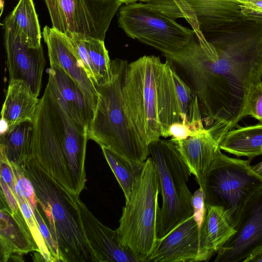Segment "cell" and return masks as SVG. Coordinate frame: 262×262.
<instances>
[{"mask_svg": "<svg viewBox=\"0 0 262 262\" xmlns=\"http://www.w3.org/2000/svg\"><path fill=\"white\" fill-rule=\"evenodd\" d=\"M197 38L164 55L190 81L205 121L218 139L243 118L248 92L262 79V18L247 16L211 38Z\"/></svg>", "mask_w": 262, "mask_h": 262, "instance_id": "cell-1", "label": "cell"}, {"mask_svg": "<svg viewBox=\"0 0 262 262\" xmlns=\"http://www.w3.org/2000/svg\"><path fill=\"white\" fill-rule=\"evenodd\" d=\"M33 121V141L27 160L79 196L86 183L87 129L69 116L48 85Z\"/></svg>", "mask_w": 262, "mask_h": 262, "instance_id": "cell-2", "label": "cell"}, {"mask_svg": "<svg viewBox=\"0 0 262 262\" xmlns=\"http://www.w3.org/2000/svg\"><path fill=\"white\" fill-rule=\"evenodd\" d=\"M171 61L143 56L127 65L123 86L128 113L147 145L169 137L170 126L181 122Z\"/></svg>", "mask_w": 262, "mask_h": 262, "instance_id": "cell-3", "label": "cell"}, {"mask_svg": "<svg viewBox=\"0 0 262 262\" xmlns=\"http://www.w3.org/2000/svg\"><path fill=\"white\" fill-rule=\"evenodd\" d=\"M20 166L34 186L38 206L57 249L59 261L95 262L84 233L77 196L33 162L26 160Z\"/></svg>", "mask_w": 262, "mask_h": 262, "instance_id": "cell-4", "label": "cell"}, {"mask_svg": "<svg viewBox=\"0 0 262 262\" xmlns=\"http://www.w3.org/2000/svg\"><path fill=\"white\" fill-rule=\"evenodd\" d=\"M128 64L123 59L111 60L110 81L103 85H95L98 101L88 137L101 147L108 148L132 162L142 164L148 158V146L138 132L123 95Z\"/></svg>", "mask_w": 262, "mask_h": 262, "instance_id": "cell-5", "label": "cell"}, {"mask_svg": "<svg viewBox=\"0 0 262 262\" xmlns=\"http://www.w3.org/2000/svg\"><path fill=\"white\" fill-rule=\"evenodd\" d=\"M159 193L156 166L149 157L125 202L116 229L120 243L138 262H149L157 243Z\"/></svg>", "mask_w": 262, "mask_h": 262, "instance_id": "cell-6", "label": "cell"}, {"mask_svg": "<svg viewBox=\"0 0 262 262\" xmlns=\"http://www.w3.org/2000/svg\"><path fill=\"white\" fill-rule=\"evenodd\" d=\"M250 161L229 157L219 148L199 184L206 206L223 207L234 227L246 203L262 188V177L253 170Z\"/></svg>", "mask_w": 262, "mask_h": 262, "instance_id": "cell-7", "label": "cell"}, {"mask_svg": "<svg viewBox=\"0 0 262 262\" xmlns=\"http://www.w3.org/2000/svg\"><path fill=\"white\" fill-rule=\"evenodd\" d=\"M155 163L162 198L158 224L162 238L192 215V194L187 186L191 173L174 143L160 138L148 145Z\"/></svg>", "mask_w": 262, "mask_h": 262, "instance_id": "cell-8", "label": "cell"}, {"mask_svg": "<svg viewBox=\"0 0 262 262\" xmlns=\"http://www.w3.org/2000/svg\"><path fill=\"white\" fill-rule=\"evenodd\" d=\"M119 26L126 35L164 54L183 49L195 32L144 3L124 4L118 13Z\"/></svg>", "mask_w": 262, "mask_h": 262, "instance_id": "cell-9", "label": "cell"}, {"mask_svg": "<svg viewBox=\"0 0 262 262\" xmlns=\"http://www.w3.org/2000/svg\"><path fill=\"white\" fill-rule=\"evenodd\" d=\"M52 28L104 40L114 16L122 3L118 0H44Z\"/></svg>", "mask_w": 262, "mask_h": 262, "instance_id": "cell-10", "label": "cell"}, {"mask_svg": "<svg viewBox=\"0 0 262 262\" xmlns=\"http://www.w3.org/2000/svg\"><path fill=\"white\" fill-rule=\"evenodd\" d=\"M3 26L9 81L25 82L38 97L46 65L42 47H29L11 13L6 17Z\"/></svg>", "mask_w": 262, "mask_h": 262, "instance_id": "cell-11", "label": "cell"}, {"mask_svg": "<svg viewBox=\"0 0 262 262\" xmlns=\"http://www.w3.org/2000/svg\"><path fill=\"white\" fill-rule=\"evenodd\" d=\"M234 228L214 262H243L262 248V188L246 203Z\"/></svg>", "mask_w": 262, "mask_h": 262, "instance_id": "cell-12", "label": "cell"}, {"mask_svg": "<svg viewBox=\"0 0 262 262\" xmlns=\"http://www.w3.org/2000/svg\"><path fill=\"white\" fill-rule=\"evenodd\" d=\"M77 204L84 233L95 262H138L120 243L118 233L102 224L89 210L79 196Z\"/></svg>", "mask_w": 262, "mask_h": 262, "instance_id": "cell-13", "label": "cell"}, {"mask_svg": "<svg viewBox=\"0 0 262 262\" xmlns=\"http://www.w3.org/2000/svg\"><path fill=\"white\" fill-rule=\"evenodd\" d=\"M42 37L47 46L50 64L59 66L77 83L95 111L98 101L96 88L83 68L67 35L46 26Z\"/></svg>", "mask_w": 262, "mask_h": 262, "instance_id": "cell-14", "label": "cell"}, {"mask_svg": "<svg viewBox=\"0 0 262 262\" xmlns=\"http://www.w3.org/2000/svg\"><path fill=\"white\" fill-rule=\"evenodd\" d=\"M199 228L192 216L158 239L149 261L198 262Z\"/></svg>", "mask_w": 262, "mask_h": 262, "instance_id": "cell-15", "label": "cell"}, {"mask_svg": "<svg viewBox=\"0 0 262 262\" xmlns=\"http://www.w3.org/2000/svg\"><path fill=\"white\" fill-rule=\"evenodd\" d=\"M47 85L69 116L88 130L94 111L77 83L59 66L50 64Z\"/></svg>", "mask_w": 262, "mask_h": 262, "instance_id": "cell-16", "label": "cell"}, {"mask_svg": "<svg viewBox=\"0 0 262 262\" xmlns=\"http://www.w3.org/2000/svg\"><path fill=\"white\" fill-rule=\"evenodd\" d=\"M0 261L7 262L11 258L35 251L38 248L21 211L12 214L7 206L1 202Z\"/></svg>", "mask_w": 262, "mask_h": 262, "instance_id": "cell-17", "label": "cell"}, {"mask_svg": "<svg viewBox=\"0 0 262 262\" xmlns=\"http://www.w3.org/2000/svg\"><path fill=\"white\" fill-rule=\"evenodd\" d=\"M201 31L211 38L244 17L243 6L234 0H188Z\"/></svg>", "mask_w": 262, "mask_h": 262, "instance_id": "cell-18", "label": "cell"}, {"mask_svg": "<svg viewBox=\"0 0 262 262\" xmlns=\"http://www.w3.org/2000/svg\"><path fill=\"white\" fill-rule=\"evenodd\" d=\"M206 207L204 219L199 230L198 262L209 261L235 231L223 207Z\"/></svg>", "mask_w": 262, "mask_h": 262, "instance_id": "cell-19", "label": "cell"}, {"mask_svg": "<svg viewBox=\"0 0 262 262\" xmlns=\"http://www.w3.org/2000/svg\"><path fill=\"white\" fill-rule=\"evenodd\" d=\"M172 140L177 146L191 174L199 185L219 148L216 139L208 128L182 140Z\"/></svg>", "mask_w": 262, "mask_h": 262, "instance_id": "cell-20", "label": "cell"}, {"mask_svg": "<svg viewBox=\"0 0 262 262\" xmlns=\"http://www.w3.org/2000/svg\"><path fill=\"white\" fill-rule=\"evenodd\" d=\"M39 102L25 82L9 81L1 111L4 129L26 120H34Z\"/></svg>", "mask_w": 262, "mask_h": 262, "instance_id": "cell-21", "label": "cell"}, {"mask_svg": "<svg viewBox=\"0 0 262 262\" xmlns=\"http://www.w3.org/2000/svg\"><path fill=\"white\" fill-rule=\"evenodd\" d=\"M217 142L221 150L251 160L262 155V122L229 130Z\"/></svg>", "mask_w": 262, "mask_h": 262, "instance_id": "cell-22", "label": "cell"}, {"mask_svg": "<svg viewBox=\"0 0 262 262\" xmlns=\"http://www.w3.org/2000/svg\"><path fill=\"white\" fill-rule=\"evenodd\" d=\"M34 127L33 120H26L2 130L1 156L10 163L20 166L28 158L33 141Z\"/></svg>", "mask_w": 262, "mask_h": 262, "instance_id": "cell-23", "label": "cell"}, {"mask_svg": "<svg viewBox=\"0 0 262 262\" xmlns=\"http://www.w3.org/2000/svg\"><path fill=\"white\" fill-rule=\"evenodd\" d=\"M171 73L181 121L197 133L205 128L197 95L180 77L173 67Z\"/></svg>", "mask_w": 262, "mask_h": 262, "instance_id": "cell-24", "label": "cell"}, {"mask_svg": "<svg viewBox=\"0 0 262 262\" xmlns=\"http://www.w3.org/2000/svg\"><path fill=\"white\" fill-rule=\"evenodd\" d=\"M104 157L128 201L139 177L143 164H139L121 156L110 149L101 146Z\"/></svg>", "mask_w": 262, "mask_h": 262, "instance_id": "cell-25", "label": "cell"}, {"mask_svg": "<svg viewBox=\"0 0 262 262\" xmlns=\"http://www.w3.org/2000/svg\"><path fill=\"white\" fill-rule=\"evenodd\" d=\"M11 13L26 37L29 47L42 46L40 28L33 0H19Z\"/></svg>", "mask_w": 262, "mask_h": 262, "instance_id": "cell-26", "label": "cell"}, {"mask_svg": "<svg viewBox=\"0 0 262 262\" xmlns=\"http://www.w3.org/2000/svg\"><path fill=\"white\" fill-rule=\"evenodd\" d=\"M90 60L93 67L95 85H103L111 79V61L104 40L82 36Z\"/></svg>", "mask_w": 262, "mask_h": 262, "instance_id": "cell-27", "label": "cell"}, {"mask_svg": "<svg viewBox=\"0 0 262 262\" xmlns=\"http://www.w3.org/2000/svg\"><path fill=\"white\" fill-rule=\"evenodd\" d=\"M146 4L174 20L184 18L194 31L196 37L203 34L188 0H149Z\"/></svg>", "mask_w": 262, "mask_h": 262, "instance_id": "cell-28", "label": "cell"}, {"mask_svg": "<svg viewBox=\"0 0 262 262\" xmlns=\"http://www.w3.org/2000/svg\"><path fill=\"white\" fill-rule=\"evenodd\" d=\"M15 185V190L19 205L37 247L38 253H37L44 261L52 262L50 252L40 232L33 210L27 201L23 196L16 184Z\"/></svg>", "mask_w": 262, "mask_h": 262, "instance_id": "cell-29", "label": "cell"}, {"mask_svg": "<svg viewBox=\"0 0 262 262\" xmlns=\"http://www.w3.org/2000/svg\"><path fill=\"white\" fill-rule=\"evenodd\" d=\"M247 116L262 122V80L252 85L248 92L243 117Z\"/></svg>", "mask_w": 262, "mask_h": 262, "instance_id": "cell-30", "label": "cell"}, {"mask_svg": "<svg viewBox=\"0 0 262 262\" xmlns=\"http://www.w3.org/2000/svg\"><path fill=\"white\" fill-rule=\"evenodd\" d=\"M192 217L200 229L203 222L206 213V205L204 194L202 189L200 187L192 194L191 198Z\"/></svg>", "mask_w": 262, "mask_h": 262, "instance_id": "cell-31", "label": "cell"}, {"mask_svg": "<svg viewBox=\"0 0 262 262\" xmlns=\"http://www.w3.org/2000/svg\"><path fill=\"white\" fill-rule=\"evenodd\" d=\"M1 183V202L5 204L12 214L17 213L21 211L15 190H13L2 180Z\"/></svg>", "mask_w": 262, "mask_h": 262, "instance_id": "cell-32", "label": "cell"}, {"mask_svg": "<svg viewBox=\"0 0 262 262\" xmlns=\"http://www.w3.org/2000/svg\"><path fill=\"white\" fill-rule=\"evenodd\" d=\"M199 133V132H198ZM198 133L193 132L186 125L182 122L173 123L169 129V137L173 140H182L194 136Z\"/></svg>", "mask_w": 262, "mask_h": 262, "instance_id": "cell-33", "label": "cell"}, {"mask_svg": "<svg viewBox=\"0 0 262 262\" xmlns=\"http://www.w3.org/2000/svg\"><path fill=\"white\" fill-rule=\"evenodd\" d=\"M244 15L262 18V0H248L243 6Z\"/></svg>", "mask_w": 262, "mask_h": 262, "instance_id": "cell-34", "label": "cell"}, {"mask_svg": "<svg viewBox=\"0 0 262 262\" xmlns=\"http://www.w3.org/2000/svg\"><path fill=\"white\" fill-rule=\"evenodd\" d=\"M243 262H262V248L249 256Z\"/></svg>", "mask_w": 262, "mask_h": 262, "instance_id": "cell-35", "label": "cell"}, {"mask_svg": "<svg viewBox=\"0 0 262 262\" xmlns=\"http://www.w3.org/2000/svg\"><path fill=\"white\" fill-rule=\"evenodd\" d=\"M252 167L257 174L262 177V161L252 166Z\"/></svg>", "mask_w": 262, "mask_h": 262, "instance_id": "cell-36", "label": "cell"}, {"mask_svg": "<svg viewBox=\"0 0 262 262\" xmlns=\"http://www.w3.org/2000/svg\"><path fill=\"white\" fill-rule=\"evenodd\" d=\"M118 1H119L121 2H122V4H132V3H137L138 2L146 3L149 0H118Z\"/></svg>", "mask_w": 262, "mask_h": 262, "instance_id": "cell-37", "label": "cell"}, {"mask_svg": "<svg viewBox=\"0 0 262 262\" xmlns=\"http://www.w3.org/2000/svg\"><path fill=\"white\" fill-rule=\"evenodd\" d=\"M235 2L241 4L243 6L247 4L248 0H234Z\"/></svg>", "mask_w": 262, "mask_h": 262, "instance_id": "cell-38", "label": "cell"}]
</instances>
